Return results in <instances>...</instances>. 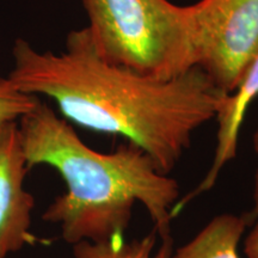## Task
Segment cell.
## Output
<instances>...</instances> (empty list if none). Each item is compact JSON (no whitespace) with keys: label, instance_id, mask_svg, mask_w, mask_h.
<instances>
[{"label":"cell","instance_id":"obj_1","mask_svg":"<svg viewBox=\"0 0 258 258\" xmlns=\"http://www.w3.org/2000/svg\"><path fill=\"white\" fill-rule=\"evenodd\" d=\"M8 78L32 96H46L62 117L140 147L163 172L177 165L192 135L217 118L230 93L201 67L154 78L103 59L86 28L73 30L61 53L40 51L17 38Z\"/></svg>","mask_w":258,"mask_h":258},{"label":"cell","instance_id":"obj_2","mask_svg":"<svg viewBox=\"0 0 258 258\" xmlns=\"http://www.w3.org/2000/svg\"><path fill=\"white\" fill-rule=\"evenodd\" d=\"M18 127L29 166L53 167L66 185L42 215L59 226L66 243L125 237L137 202L147 211L159 238L170 235L179 185L140 147L127 143L112 152H98L43 102Z\"/></svg>","mask_w":258,"mask_h":258},{"label":"cell","instance_id":"obj_3","mask_svg":"<svg viewBox=\"0 0 258 258\" xmlns=\"http://www.w3.org/2000/svg\"><path fill=\"white\" fill-rule=\"evenodd\" d=\"M86 30L108 62L154 78L170 79L198 67L191 5L169 0H80Z\"/></svg>","mask_w":258,"mask_h":258},{"label":"cell","instance_id":"obj_4","mask_svg":"<svg viewBox=\"0 0 258 258\" xmlns=\"http://www.w3.org/2000/svg\"><path fill=\"white\" fill-rule=\"evenodd\" d=\"M191 9L198 67L232 93L258 53V0H200Z\"/></svg>","mask_w":258,"mask_h":258},{"label":"cell","instance_id":"obj_5","mask_svg":"<svg viewBox=\"0 0 258 258\" xmlns=\"http://www.w3.org/2000/svg\"><path fill=\"white\" fill-rule=\"evenodd\" d=\"M29 169L18 122L0 123V258L40 241L31 231L35 199L24 185Z\"/></svg>","mask_w":258,"mask_h":258},{"label":"cell","instance_id":"obj_6","mask_svg":"<svg viewBox=\"0 0 258 258\" xmlns=\"http://www.w3.org/2000/svg\"><path fill=\"white\" fill-rule=\"evenodd\" d=\"M258 97V53L245 71L239 85L226 97L215 120L218 121L217 147L207 175L196 188L178 200L173 207V214L178 215L198 196L207 192L217 183L226 164L234 159L237 154L238 139L244 123L247 109Z\"/></svg>","mask_w":258,"mask_h":258},{"label":"cell","instance_id":"obj_7","mask_svg":"<svg viewBox=\"0 0 258 258\" xmlns=\"http://www.w3.org/2000/svg\"><path fill=\"white\" fill-rule=\"evenodd\" d=\"M247 225L245 217L217 215L195 237L173 249L171 258H241L238 250Z\"/></svg>","mask_w":258,"mask_h":258},{"label":"cell","instance_id":"obj_8","mask_svg":"<svg viewBox=\"0 0 258 258\" xmlns=\"http://www.w3.org/2000/svg\"><path fill=\"white\" fill-rule=\"evenodd\" d=\"M154 230L133 240L115 237L103 241H80L73 245L71 258H171L173 239L171 235L160 238Z\"/></svg>","mask_w":258,"mask_h":258},{"label":"cell","instance_id":"obj_9","mask_svg":"<svg viewBox=\"0 0 258 258\" xmlns=\"http://www.w3.org/2000/svg\"><path fill=\"white\" fill-rule=\"evenodd\" d=\"M40 102L38 97L19 90L8 77L0 78V123L18 122Z\"/></svg>","mask_w":258,"mask_h":258},{"label":"cell","instance_id":"obj_10","mask_svg":"<svg viewBox=\"0 0 258 258\" xmlns=\"http://www.w3.org/2000/svg\"><path fill=\"white\" fill-rule=\"evenodd\" d=\"M252 143H253L254 152H256L257 157H258V128H257V131L254 132ZM252 201H253V203H252V208H251V211L247 213L246 215H244L245 219H246L247 224H251V222L256 221L257 219H258V166H257L256 173H254Z\"/></svg>","mask_w":258,"mask_h":258},{"label":"cell","instance_id":"obj_11","mask_svg":"<svg viewBox=\"0 0 258 258\" xmlns=\"http://www.w3.org/2000/svg\"><path fill=\"white\" fill-rule=\"evenodd\" d=\"M244 253L246 258H258V219L254 222L252 230L245 238Z\"/></svg>","mask_w":258,"mask_h":258}]
</instances>
